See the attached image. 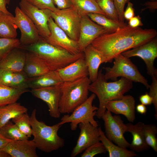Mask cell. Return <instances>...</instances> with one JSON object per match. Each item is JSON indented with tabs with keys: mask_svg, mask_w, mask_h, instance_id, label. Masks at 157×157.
Masks as SVG:
<instances>
[{
	"mask_svg": "<svg viewBox=\"0 0 157 157\" xmlns=\"http://www.w3.org/2000/svg\"><path fill=\"white\" fill-rule=\"evenodd\" d=\"M157 35L154 29L133 28L127 25L99 36L91 44L101 53L103 63H111L118 54L148 42Z\"/></svg>",
	"mask_w": 157,
	"mask_h": 157,
	"instance_id": "obj_1",
	"label": "cell"
},
{
	"mask_svg": "<svg viewBox=\"0 0 157 157\" xmlns=\"http://www.w3.org/2000/svg\"><path fill=\"white\" fill-rule=\"evenodd\" d=\"M107 81L101 69L97 79L89 87V91L94 94L99 99V107L96 116L99 119H101L106 110V106L108 101L121 99L133 86L132 81L123 77L113 82Z\"/></svg>",
	"mask_w": 157,
	"mask_h": 157,
	"instance_id": "obj_2",
	"label": "cell"
},
{
	"mask_svg": "<svg viewBox=\"0 0 157 157\" xmlns=\"http://www.w3.org/2000/svg\"><path fill=\"white\" fill-rule=\"evenodd\" d=\"M20 48L36 54L43 61L50 71H55L63 68L84 56L83 52L73 54L49 43L41 37L35 43L27 46H21Z\"/></svg>",
	"mask_w": 157,
	"mask_h": 157,
	"instance_id": "obj_3",
	"label": "cell"
},
{
	"mask_svg": "<svg viewBox=\"0 0 157 157\" xmlns=\"http://www.w3.org/2000/svg\"><path fill=\"white\" fill-rule=\"evenodd\" d=\"M36 109L33 110L30 116L32 130L33 140L37 148L41 151L49 153L64 146V140L58 135V131L62 126L58 123L51 126L47 125L37 119Z\"/></svg>",
	"mask_w": 157,
	"mask_h": 157,
	"instance_id": "obj_4",
	"label": "cell"
},
{
	"mask_svg": "<svg viewBox=\"0 0 157 157\" xmlns=\"http://www.w3.org/2000/svg\"><path fill=\"white\" fill-rule=\"evenodd\" d=\"M91 83L88 76L60 85L59 110L61 114L72 113L88 99Z\"/></svg>",
	"mask_w": 157,
	"mask_h": 157,
	"instance_id": "obj_5",
	"label": "cell"
},
{
	"mask_svg": "<svg viewBox=\"0 0 157 157\" xmlns=\"http://www.w3.org/2000/svg\"><path fill=\"white\" fill-rule=\"evenodd\" d=\"M113 65L112 67L104 68L105 71L104 76L108 80L116 81L118 77H123L132 82H138L143 85L148 89L150 86L148 81L140 73L136 66L127 58L121 53L114 58Z\"/></svg>",
	"mask_w": 157,
	"mask_h": 157,
	"instance_id": "obj_6",
	"label": "cell"
},
{
	"mask_svg": "<svg viewBox=\"0 0 157 157\" xmlns=\"http://www.w3.org/2000/svg\"><path fill=\"white\" fill-rule=\"evenodd\" d=\"M96 96L94 94H92L86 101L76 108L71 115H63L61 118L60 124L62 125L70 123V128L72 131L76 130L79 124L82 123H89L98 126L97 122L94 119V117L96 115L98 108L92 105Z\"/></svg>",
	"mask_w": 157,
	"mask_h": 157,
	"instance_id": "obj_7",
	"label": "cell"
},
{
	"mask_svg": "<svg viewBox=\"0 0 157 157\" xmlns=\"http://www.w3.org/2000/svg\"><path fill=\"white\" fill-rule=\"evenodd\" d=\"M51 17L71 39L77 42L79 35L81 17L72 7L51 11Z\"/></svg>",
	"mask_w": 157,
	"mask_h": 157,
	"instance_id": "obj_8",
	"label": "cell"
},
{
	"mask_svg": "<svg viewBox=\"0 0 157 157\" xmlns=\"http://www.w3.org/2000/svg\"><path fill=\"white\" fill-rule=\"evenodd\" d=\"M101 118L104 122L105 135L110 141L124 148L129 147V143L125 139L124 133L127 132V127L119 115L113 116L106 110Z\"/></svg>",
	"mask_w": 157,
	"mask_h": 157,
	"instance_id": "obj_9",
	"label": "cell"
},
{
	"mask_svg": "<svg viewBox=\"0 0 157 157\" xmlns=\"http://www.w3.org/2000/svg\"><path fill=\"white\" fill-rule=\"evenodd\" d=\"M121 54L130 58L138 56L144 62L147 72L151 78L157 77V70L154 65L157 57V38L155 37L148 42L137 47L126 51Z\"/></svg>",
	"mask_w": 157,
	"mask_h": 157,
	"instance_id": "obj_10",
	"label": "cell"
},
{
	"mask_svg": "<svg viewBox=\"0 0 157 157\" xmlns=\"http://www.w3.org/2000/svg\"><path fill=\"white\" fill-rule=\"evenodd\" d=\"M14 23L21 32V46H25L36 42L41 37L35 26L28 17L18 6L15 9Z\"/></svg>",
	"mask_w": 157,
	"mask_h": 157,
	"instance_id": "obj_11",
	"label": "cell"
},
{
	"mask_svg": "<svg viewBox=\"0 0 157 157\" xmlns=\"http://www.w3.org/2000/svg\"><path fill=\"white\" fill-rule=\"evenodd\" d=\"M19 4L20 8L34 23L40 36L44 38L49 37L50 31L48 22L51 17V10L38 9L24 0H20Z\"/></svg>",
	"mask_w": 157,
	"mask_h": 157,
	"instance_id": "obj_12",
	"label": "cell"
},
{
	"mask_svg": "<svg viewBox=\"0 0 157 157\" xmlns=\"http://www.w3.org/2000/svg\"><path fill=\"white\" fill-rule=\"evenodd\" d=\"M48 25L50 31L49 36L45 40L49 43L63 48L73 54L81 52L77 42L71 39L59 27L51 17Z\"/></svg>",
	"mask_w": 157,
	"mask_h": 157,
	"instance_id": "obj_13",
	"label": "cell"
},
{
	"mask_svg": "<svg viewBox=\"0 0 157 157\" xmlns=\"http://www.w3.org/2000/svg\"><path fill=\"white\" fill-rule=\"evenodd\" d=\"M106 33L108 32L106 29L93 22L87 15L82 17L77 42L80 52H83L95 39Z\"/></svg>",
	"mask_w": 157,
	"mask_h": 157,
	"instance_id": "obj_14",
	"label": "cell"
},
{
	"mask_svg": "<svg viewBox=\"0 0 157 157\" xmlns=\"http://www.w3.org/2000/svg\"><path fill=\"white\" fill-rule=\"evenodd\" d=\"M80 132L76 143L72 151L71 157H75L88 147L100 141L98 126L89 123L79 124Z\"/></svg>",
	"mask_w": 157,
	"mask_h": 157,
	"instance_id": "obj_15",
	"label": "cell"
},
{
	"mask_svg": "<svg viewBox=\"0 0 157 157\" xmlns=\"http://www.w3.org/2000/svg\"><path fill=\"white\" fill-rule=\"evenodd\" d=\"M60 85L31 89V91L33 95L46 103L49 108L50 116L55 118H59L61 114L59 110L60 96Z\"/></svg>",
	"mask_w": 157,
	"mask_h": 157,
	"instance_id": "obj_16",
	"label": "cell"
},
{
	"mask_svg": "<svg viewBox=\"0 0 157 157\" xmlns=\"http://www.w3.org/2000/svg\"><path fill=\"white\" fill-rule=\"evenodd\" d=\"M106 108L116 115H124L131 122L135 119V100L131 95H124L120 99L108 101Z\"/></svg>",
	"mask_w": 157,
	"mask_h": 157,
	"instance_id": "obj_17",
	"label": "cell"
},
{
	"mask_svg": "<svg viewBox=\"0 0 157 157\" xmlns=\"http://www.w3.org/2000/svg\"><path fill=\"white\" fill-rule=\"evenodd\" d=\"M55 71L63 83L74 81L88 76L89 75L84 56L66 67Z\"/></svg>",
	"mask_w": 157,
	"mask_h": 157,
	"instance_id": "obj_18",
	"label": "cell"
},
{
	"mask_svg": "<svg viewBox=\"0 0 157 157\" xmlns=\"http://www.w3.org/2000/svg\"><path fill=\"white\" fill-rule=\"evenodd\" d=\"M37 147L33 140H13L1 149L11 157H38Z\"/></svg>",
	"mask_w": 157,
	"mask_h": 157,
	"instance_id": "obj_19",
	"label": "cell"
},
{
	"mask_svg": "<svg viewBox=\"0 0 157 157\" xmlns=\"http://www.w3.org/2000/svg\"><path fill=\"white\" fill-rule=\"evenodd\" d=\"M26 53L20 47L13 49L0 61V69H8L13 73L23 71Z\"/></svg>",
	"mask_w": 157,
	"mask_h": 157,
	"instance_id": "obj_20",
	"label": "cell"
},
{
	"mask_svg": "<svg viewBox=\"0 0 157 157\" xmlns=\"http://www.w3.org/2000/svg\"><path fill=\"white\" fill-rule=\"evenodd\" d=\"M83 52L88 69V77L91 82H93L98 77L100 65L103 63L102 56L91 44L86 47Z\"/></svg>",
	"mask_w": 157,
	"mask_h": 157,
	"instance_id": "obj_21",
	"label": "cell"
},
{
	"mask_svg": "<svg viewBox=\"0 0 157 157\" xmlns=\"http://www.w3.org/2000/svg\"><path fill=\"white\" fill-rule=\"evenodd\" d=\"M144 124L141 122H138L135 124L131 123L126 124L127 127V132L131 133L133 137L129 147L135 152H141L150 148L146 141L143 133Z\"/></svg>",
	"mask_w": 157,
	"mask_h": 157,
	"instance_id": "obj_22",
	"label": "cell"
},
{
	"mask_svg": "<svg viewBox=\"0 0 157 157\" xmlns=\"http://www.w3.org/2000/svg\"><path fill=\"white\" fill-rule=\"evenodd\" d=\"M50 70L43 61L35 53L26 52L23 71L29 78L43 75Z\"/></svg>",
	"mask_w": 157,
	"mask_h": 157,
	"instance_id": "obj_23",
	"label": "cell"
},
{
	"mask_svg": "<svg viewBox=\"0 0 157 157\" xmlns=\"http://www.w3.org/2000/svg\"><path fill=\"white\" fill-rule=\"evenodd\" d=\"M61 81L56 71H49L39 76L29 78V88L38 89L56 85L61 84Z\"/></svg>",
	"mask_w": 157,
	"mask_h": 157,
	"instance_id": "obj_24",
	"label": "cell"
},
{
	"mask_svg": "<svg viewBox=\"0 0 157 157\" xmlns=\"http://www.w3.org/2000/svg\"><path fill=\"white\" fill-rule=\"evenodd\" d=\"M99 129L100 141L108 152L109 157H133L137 156L135 152L120 147L109 140L101 127H99Z\"/></svg>",
	"mask_w": 157,
	"mask_h": 157,
	"instance_id": "obj_25",
	"label": "cell"
},
{
	"mask_svg": "<svg viewBox=\"0 0 157 157\" xmlns=\"http://www.w3.org/2000/svg\"><path fill=\"white\" fill-rule=\"evenodd\" d=\"M27 110L26 107L17 102L0 106V129L11 119L27 113Z\"/></svg>",
	"mask_w": 157,
	"mask_h": 157,
	"instance_id": "obj_26",
	"label": "cell"
},
{
	"mask_svg": "<svg viewBox=\"0 0 157 157\" xmlns=\"http://www.w3.org/2000/svg\"><path fill=\"white\" fill-rule=\"evenodd\" d=\"M17 29L14 16L0 11V38H16Z\"/></svg>",
	"mask_w": 157,
	"mask_h": 157,
	"instance_id": "obj_27",
	"label": "cell"
},
{
	"mask_svg": "<svg viewBox=\"0 0 157 157\" xmlns=\"http://www.w3.org/2000/svg\"><path fill=\"white\" fill-rule=\"evenodd\" d=\"M71 0L72 7L81 17L91 13H99L106 16L99 7L96 0Z\"/></svg>",
	"mask_w": 157,
	"mask_h": 157,
	"instance_id": "obj_28",
	"label": "cell"
},
{
	"mask_svg": "<svg viewBox=\"0 0 157 157\" xmlns=\"http://www.w3.org/2000/svg\"><path fill=\"white\" fill-rule=\"evenodd\" d=\"M87 16L93 22L106 29L108 33L115 32L128 25L124 22L113 20L100 14L91 13Z\"/></svg>",
	"mask_w": 157,
	"mask_h": 157,
	"instance_id": "obj_29",
	"label": "cell"
},
{
	"mask_svg": "<svg viewBox=\"0 0 157 157\" xmlns=\"http://www.w3.org/2000/svg\"><path fill=\"white\" fill-rule=\"evenodd\" d=\"M29 91L0 85V106L17 102L21 95Z\"/></svg>",
	"mask_w": 157,
	"mask_h": 157,
	"instance_id": "obj_30",
	"label": "cell"
},
{
	"mask_svg": "<svg viewBox=\"0 0 157 157\" xmlns=\"http://www.w3.org/2000/svg\"><path fill=\"white\" fill-rule=\"evenodd\" d=\"M0 133L5 138L12 140L28 139L12 121L10 120L0 129Z\"/></svg>",
	"mask_w": 157,
	"mask_h": 157,
	"instance_id": "obj_31",
	"label": "cell"
},
{
	"mask_svg": "<svg viewBox=\"0 0 157 157\" xmlns=\"http://www.w3.org/2000/svg\"><path fill=\"white\" fill-rule=\"evenodd\" d=\"M12 119L23 134L28 138L31 137L32 135V130L30 117L27 113L21 114Z\"/></svg>",
	"mask_w": 157,
	"mask_h": 157,
	"instance_id": "obj_32",
	"label": "cell"
},
{
	"mask_svg": "<svg viewBox=\"0 0 157 157\" xmlns=\"http://www.w3.org/2000/svg\"><path fill=\"white\" fill-rule=\"evenodd\" d=\"M143 133L146 141L148 145L156 152H157V127L153 124H145Z\"/></svg>",
	"mask_w": 157,
	"mask_h": 157,
	"instance_id": "obj_33",
	"label": "cell"
},
{
	"mask_svg": "<svg viewBox=\"0 0 157 157\" xmlns=\"http://www.w3.org/2000/svg\"><path fill=\"white\" fill-rule=\"evenodd\" d=\"M20 46L19 40L16 38H0V61L12 50Z\"/></svg>",
	"mask_w": 157,
	"mask_h": 157,
	"instance_id": "obj_34",
	"label": "cell"
},
{
	"mask_svg": "<svg viewBox=\"0 0 157 157\" xmlns=\"http://www.w3.org/2000/svg\"><path fill=\"white\" fill-rule=\"evenodd\" d=\"M96 1L99 7L107 17L119 21L113 0H96Z\"/></svg>",
	"mask_w": 157,
	"mask_h": 157,
	"instance_id": "obj_35",
	"label": "cell"
},
{
	"mask_svg": "<svg viewBox=\"0 0 157 157\" xmlns=\"http://www.w3.org/2000/svg\"><path fill=\"white\" fill-rule=\"evenodd\" d=\"M29 78L23 71L14 73L10 87L18 89H28L29 88L28 83Z\"/></svg>",
	"mask_w": 157,
	"mask_h": 157,
	"instance_id": "obj_36",
	"label": "cell"
},
{
	"mask_svg": "<svg viewBox=\"0 0 157 157\" xmlns=\"http://www.w3.org/2000/svg\"><path fill=\"white\" fill-rule=\"evenodd\" d=\"M106 150L100 141L88 147L81 155V157H93L99 154H105Z\"/></svg>",
	"mask_w": 157,
	"mask_h": 157,
	"instance_id": "obj_37",
	"label": "cell"
},
{
	"mask_svg": "<svg viewBox=\"0 0 157 157\" xmlns=\"http://www.w3.org/2000/svg\"><path fill=\"white\" fill-rule=\"evenodd\" d=\"M30 4L40 9H48L52 11L57 8L52 0H24Z\"/></svg>",
	"mask_w": 157,
	"mask_h": 157,
	"instance_id": "obj_38",
	"label": "cell"
},
{
	"mask_svg": "<svg viewBox=\"0 0 157 157\" xmlns=\"http://www.w3.org/2000/svg\"><path fill=\"white\" fill-rule=\"evenodd\" d=\"M152 81L149 87L150 90L148 93L152 99V104H154L155 110V116L157 119V77L152 78Z\"/></svg>",
	"mask_w": 157,
	"mask_h": 157,
	"instance_id": "obj_39",
	"label": "cell"
},
{
	"mask_svg": "<svg viewBox=\"0 0 157 157\" xmlns=\"http://www.w3.org/2000/svg\"><path fill=\"white\" fill-rule=\"evenodd\" d=\"M13 74L10 70L0 69V85L10 87Z\"/></svg>",
	"mask_w": 157,
	"mask_h": 157,
	"instance_id": "obj_40",
	"label": "cell"
},
{
	"mask_svg": "<svg viewBox=\"0 0 157 157\" xmlns=\"http://www.w3.org/2000/svg\"><path fill=\"white\" fill-rule=\"evenodd\" d=\"M117 13L119 21L124 22V12L125 4L129 2L130 0H113Z\"/></svg>",
	"mask_w": 157,
	"mask_h": 157,
	"instance_id": "obj_41",
	"label": "cell"
},
{
	"mask_svg": "<svg viewBox=\"0 0 157 157\" xmlns=\"http://www.w3.org/2000/svg\"><path fill=\"white\" fill-rule=\"evenodd\" d=\"M123 15L124 19L128 21L135 16L133 4L131 2L129 1L127 3L126 10L124 12Z\"/></svg>",
	"mask_w": 157,
	"mask_h": 157,
	"instance_id": "obj_42",
	"label": "cell"
},
{
	"mask_svg": "<svg viewBox=\"0 0 157 157\" xmlns=\"http://www.w3.org/2000/svg\"><path fill=\"white\" fill-rule=\"evenodd\" d=\"M56 7L59 9H63L70 8L72 4L71 0H52Z\"/></svg>",
	"mask_w": 157,
	"mask_h": 157,
	"instance_id": "obj_43",
	"label": "cell"
},
{
	"mask_svg": "<svg viewBox=\"0 0 157 157\" xmlns=\"http://www.w3.org/2000/svg\"><path fill=\"white\" fill-rule=\"evenodd\" d=\"M128 25L130 27L135 28L143 25L141 18L139 15L134 16L129 21Z\"/></svg>",
	"mask_w": 157,
	"mask_h": 157,
	"instance_id": "obj_44",
	"label": "cell"
},
{
	"mask_svg": "<svg viewBox=\"0 0 157 157\" xmlns=\"http://www.w3.org/2000/svg\"><path fill=\"white\" fill-rule=\"evenodd\" d=\"M139 100L141 104L145 105H149L152 104V99L148 93L142 95L139 97Z\"/></svg>",
	"mask_w": 157,
	"mask_h": 157,
	"instance_id": "obj_45",
	"label": "cell"
},
{
	"mask_svg": "<svg viewBox=\"0 0 157 157\" xmlns=\"http://www.w3.org/2000/svg\"><path fill=\"white\" fill-rule=\"evenodd\" d=\"M145 8L142 10L143 11L146 9H149L151 10H155L157 8V1L151 0L146 2L144 4Z\"/></svg>",
	"mask_w": 157,
	"mask_h": 157,
	"instance_id": "obj_46",
	"label": "cell"
},
{
	"mask_svg": "<svg viewBox=\"0 0 157 157\" xmlns=\"http://www.w3.org/2000/svg\"><path fill=\"white\" fill-rule=\"evenodd\" d=\"M10 0H0V11L9 15H11L7 9L6 6L9 4Z\"/></svg>",
	"mask_w": 157,
	"mask_h": 157,
	"instance_id": "obj_47",
	"label": "cell"
},
{
	"mask_svg": "<svg viewBox=\"0 0 157 157\" xmlns=\"http://www.w3.org/2000/svg\"><path fill=\"white\" fill-rule=\"evenodd\" d=\"M135 109L137 112L141 114H145L147 112V108L146 106L142 104H138Z\"/></svg>",
	"mask_w": 157,
	"mask_h": 157,
	"instance_id": "obj_48",
	"label": "cell"
},
{
	"mask_svg": "<svg viewBox=\"0 0 157 157\" xmlns=\"http://www.w3.org/2000/svg\"><path fill=\"white\" fill-rule=\"evenodd\" d=\"M13 140L4 137L0 133V148H3L7 144Z\"/></svg>",
	"mask_w": 157,
	"mask_h": 157,
	"instance_id": "obj_49",
	"label": "cell"
},
{
	"mask_svg": "<svg viewBox=\"0 0 157 157\" xmlns=\"http://www.w3.org/2000/svg\"><path fill=\"white\" fill-rule=\"evenodd\" d=\"M0 157H10V156L0 148Z\"/></svg>",
	"mask_w": 157,
	"mask_h": 157,
	"instance_id": "obj_50",
	"label": "cell"
},
{
	"mask_svg": "<svg viewBox=\"0 0 157 157\" xmlns=\"http://www.w3.org/2000/svg\"><path fill=\"white\" fill-rule=\"evenodd\" d=\"M154 0V1L156 0V1H157V0Z\"/></svg>",
	"mask_w": 157,
	"mask_h": 157,
	"instance_id": "obj_51",
	"label": "cell"
}]
</instances>
